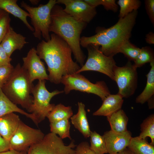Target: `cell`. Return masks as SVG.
Here are the masks:
<instances>
[{
    "mask_svg": "<svg viewBox=\"0 0 154 154\" xmlns=\"http://www.w3.org/2000/svg\"><path fill=\"white\" fill-rule=\"evenodd\" d=\"M48 41L42 40L36 49L40 59L44 60L48 66L49 80L59 84L62 76L76 73L80 68L72 57V50L63 39L53 33Z\"/></svg>",
    "mask_w": 154,
    "mask_h": 154,
    "instance_id": "1",
    "label": "cell"
},
{
    "mask_svg": "<svg viewBox=\"0 0 154 154\" xmlns=\"http://www.w3.org/2000/svg\"><path fill=\"white\" fill-rule=\"evenodd\" d=\"M50 17L49 32L58 36L68 44L76 62L82 67L86 56L80 47V36L87 23L76 20L56 4L51 10Z\"/></svg>",
    "mask_w": 154,
    "mask_h": 154,
    "instance_id": "2",
    "label": "cell"
},
{
    "mask_svg": "<svg viewBox=\"0 0 154 154\" xmlns=\"http://www.w3.org/2000/svg\"><path fill=\"white\" fill-rule=\"evenodd\" d=\"M34 86L27 71L19 63L1 89L13 102L20 105L28 111L33 101L31 94Z\"/></svg>",
    "mask_w": 154,
    "mask_h": 154,
    "instance_id": "3",
    "label": "cell"
},
{
    "mask_svg": "<svg viewBox=\"0 0 154 154\" xmlns=\"http://www.w3.org/2000/svg\"><path fill=\"white\" fill-rule=\"evenodd\" d=\"M56 0H50L45 5L40 4L38 7L31 6L24 1L21 3V6L29 14L31 23L34 29L33 35L39 40L41 37L46 41L50 38L49 27L51 23L50 14Z\"/></svg>",
    "mask_w": 154,
    "mask_h": 154,
    "instance_id": "4",
    "label": "cell"
},
{
    "mask_svg": "<svg viewBox=\"0 0 154 154\" xmlns=\"http://www.w3.org/2000/svg\"><path fill=\"white\" fill-rule=\"evenodd\" d=\"M45 80H39L34 86L31 92L33 101L28 112L33 114L36 119L37 124L47 117L52 110L55 105L50 103L54 96L64 92V91L55 90L51 92L46 89Z\"/></svg>",
    "mask_w": 154,
    "mask_h": 154,
    "instance_id": "5",
    "label": "cell"
},
{
    "mask_svg": "<svg viewBox=\"0 0 154 154\" xmlns=\"http://www.w3.org/2000/svg\"><path fill=\"white\" fill-rule=\"evenodd\" d=\"M60 83L64 86V92L69 94L72 90L88 93H92L99 96L103 101L110 94L105 82L103 81L93 83L80 73H74L62 76Z\"/></svg>",
    "mask_w": 154,
    "mask_h": 154,
    "instance_id": "6",
    "label": "cell"
},
{
    "mask_svg": "<svg viewBox=\"0 0 154 154\" xmlns=\"http://www.w3.org/2000/svg\"><path fill=\"white\" fill-rule=\"evenodd\" d=\"M88 56L86 63L76 73L93 71L106 75L114 81V69L116 65L113 57L105 55L99 50V46L90 44L86 48Z\"/></svg>",
    "mask_w": 154,
    "mask_h": 154,
    "instance_id": "7",
    "label": "cell"
},
{
    "mask_svg": "<svg viewBox=\"0 0 154 154\" xmlns=\"http://www.w3.org/2000/svg\"><path fill=\"white\" fill-rule=\"evenodd\" d=\"M74 141L66 145L56 134L49 133L43 139L29 148L27 154H75Z\"/></svg>",
    "mask_w": 154,
    "mask_h": 154,
    "instance_id": "8",
    "label": "cell"
},
{
    "mask_svg": "<svg viewBox=\"0 0 154 154\" xmlns=\"http://www.w3.org/2000/svg\"><path fill=\"white\" fill-rule=\"evenodd\" d=\"M137 68L129 61L122 67L116 65L114 69V81L118 86V94L123 98H128L135 93L137 86Z\"/></svg>",
    "mask_w": 154,
    "mask_h": 154,
    "instance_id": "9",
    "label": "cell"
},
{
    "mask_svg": "<svg viewBox=\"0 0 154 154\" xmlns=\"http://www.w3.org/2000/svg\"><path fill=\"white\" fill-rule=\"evenodd\" d=\"M45 135L40 130L30 127L21 120L9 141L10 149L28 151L31 146L41 141Z\"/></svg>",
    "mask_w": 154,
    "mask_h": 154,
    "instance_id": "10",
    "label": "cell"
},
{
    "mask_svg": "<svg viewBox=\"0 0 154 154\" xmlns=\"http://www.w3.org/2000/svg\"><path fill=\"white\" fill-rule=\"evenodd\" d=\"M137 13V10L134 11L123 18H119L116 23L111 27L102 28L104 33L117 48L118 52L119 47L129 40Z\"/></svg>",
    "mask_w": 154,
    "mask_h": 154,
    "instance_id": "11",
    "label": "cell"
},
{
    "mask_svg": "<svg viewBox=\"0 0 154 154\" xmlns=\"http://www.w3.org/2000/svg\"><path fill=\"white\" fill-rule=\"evenodd\" d=\"M56 4L64 5V12L76 20L88 23L95 16L96 7L91 6L84 0H58Z\"/></svg>",
    "mask_w": 154,
    "mask_h": 154,
    "instance_id": "12",
    "label": "cell"
},
{
    "mask_svg": "<svg viewBox=\"0 0 154 154\" xmlns=\"http://www.w3.org/2000/svg\"><path fill=\"white\" fill-rule=\"evenodd\" d=\"M23 68L27 71L32 83L35 80H49L44 63L37 53L35 48H31L26 56L23 57Z\"/></svg>",
    "mask_w": 154,
    "mask_h": 154,
    "instance_id": "13",
    "label": "cell"
},
{
    "mask_svg": "<svg viewBox=\"0 0 154 154\" xmlns=\"http://www.w3.org/2000/svg\"><path fill=\"white\" fill-rule=\"evenodd\" d=\"M80 43L84 48L91 44L101 46L99 50L107 56L113 57L118 53L117 48L104 33L102 28L97 29L96 34L93 36L81 37Z\"/></svg>",
    "mask_w": 154,
    "mask_h": 154,
    "instance_id": "14",
    "label": "cell"
},
{
    "mask_svg": "<svg viewBox=\"0 0 154 154\" xmlns=\"http://www.w3.org/2000/svg\"><path fill=\"white\" fill-rule=\"evenodd\" d=\"M103 136L109 154H116L127 148L132 137L131 132L128 130L118 133L110 130L105 132Z\"/></svg>",
    "mask_w": 154,
    "mask_h": 154,
    "instance_id": "15",
    "label": "cell"
},
{
    "mask_svg": "<svg viewBox=\"0 0 154 154\" xmlns=\"http://www.w3.org/2000/svg\"><path fill=\"white\" fill-rule=\"evenodd\" d=\"M26 38L22 35L16 32L10 26L0 44L7 55L11 57L15 50H21L28 43Z\"/></svg>",
    "mask_w": 154,
    "mask_h": 154,
    "instance_id": "16",
    "label": "cell"
},
{
    "mask_svg": "<svg viewBox=\"0 0 154 154\" xmlns=\"http://www.w3.org/2000/svg\"><path fill=\"white\" fill-rule=\"evenodd\" d=\"M123 97L118 93L108 96L103 101L100 107L94 112L95 116H103L106 117L121 109L123 102Z\"/></svg>",
    "mask_w": 154,
    "mask_h": 154,
    "instance_id": "17",
    "label": "cell"
},
{
    "mask_svg": "<svg viewBox=\"0 0 154 154\" xmlns=\"http://www.w3.org/2000/svg\"><path fill=\"white\" fill-rule=\"evenodd\" d=\"M18 115L14 113L0 117V135L9 141L17 130L20 122Z\"/></svg>",
    "mask_w": 154,
    "mask_h": 154,
    "instance_id": "18",
    "label": "cell"
},
{
    "mask_svg": "<svg viewBox=\"0 0 154 154\" xmlns=\"http://www.w3.org/2000/svg\"><path fill=\"white\" fill-rule=\"evenodd\" d=\"M17 0H0V9L19 19L33 32L34 29L27 20V17H30L29 14L19 7L17 3Z\"/></svg>",
    "mask_w": 154,
    "mask_h": 154,
    "instance_id": "19",
    "label": "cell"
},
{
    "mask_svg": "<svg viewBox=\"0 0 154 154\" xmlns=\"http://www.w3.org/2000/svg\"><path fill=\"white\" fill-rule=\"evenodd\" d=\"M78 110L76 114L70 117L71 122L85 138L90 137L91 131L85 110V105L82 102H78Z\"/></svg>",
    "mask_w": 154,
    "mask_h": 154,
    "instance_id": "20",
    "label": "cell"
},
{
    "mask_svg": "<svg viewBox=\"0 0 154 154\" xmlns=\"http://www.w3.org/2000/svg\"><path fill=\"white\" fill-rule=\"evenodd\" d=\"M16 112L31 119L38 125L36 119L31 114H29L18 107L3 92L0 88V117L6 114Z\"/></svg>",
    "mask_w": 154,
    "mask_h": 154,
    "instance_id": "21",
    "label": "cell"
},
{
    "mask_svg": "<svg viewBox=\"0 0 154 154\" xmlns=\"http://www.w3.org/2000/svg\"><path fill=\"white\" fill-rule=\"evenodd\" d=\"M107 117L112 131L122 133L128 130L127 125L128 118L123 110L121 109Z\"/></svg>",
    "mask_w": 154,
    "mask_h": 154,
    "instance_id": "22",
    "label": "cell"
},
{
    "mask_svg": "<svg viewBox=\"0 0 154 154\" xmlns=\"http://www.w3.org/2000/svg\"><path fill=\"white\" fill-rule=\"evenodd\" d=\"M150 63L151 67L149 73L146 75L147 82L143 92L136 98V103L143 104L153 98L154 95V61Z\"/></svg>",
    "mask_w": 154,
    "mask_h": 154,
    "instance_id": "23",
    "label": "cell"
},
{
    "mask_svg": "<svg viewBox=\"0 0 154 154\" xmlns=\"http://www.w3.org/2000/svg\"><path fill=\"white\" fill-rule=\"evenodd\" d=\"M127 148L133 154H154V145L138 136L131 137Z\"/></svg>",
    "mask_w": 154,
    "mask_h": 154,
    "instance_id": "24",
    "label": "cell"
},
{
    "mask_svg": "<svg viewBox=\"0 0 154 154\" xmlns=\"http://www.w3.org/2000/svg\"><path fill=\"white\" fill-rule=\"evenodd\" d=\"M73 114L71 107L66 106L60 103L55 105L47 117L50 123H51L63 119H69Z\"/></svg>",
    "mask_w": 154,
    "mask_h": 154,
    "instance_id": "25",
    "label": "cell"
},
{
    "mask_svg": "<svg viewBox=\"0 0 154 154\" xmlns=\"http://www.w3.org/2000/svg\"><path fill=\"white\" fill-rule=\"evenodd\" d=\"M90 137V148L95 154L108 153L106 141L103 136L94 131H91Z\"/></svg>",
    "mask_w": 154,
    "mask_h": 154,
    "instance_id": "26",
    "label": "cell"
},
{
    "mask_svg": "<svg viewBox=\"0 0 154 154\" xmlns=\"http://www.w3.org/2000/svg\"><path fill=\"white\" fill-rule=\"evenodd\" d=\"M50 126L51 132L58 135L62 139L66 138L71 139L70 131V125L69 119H63L50 123Z\"/></svg>",
    "mask_w": 154,
    "mask_h": 154,
    "instance_id": "27",
    "label": "cell"
},
{
    "mask_svg": "<svg viewBox=\"0 0 154 154\" xmlns=\"http://www.w3.org/2000/svg\"><path fill=\"white\" fill-rule=\"evenodd\" d=\"M141 132L138 137L141 139H146L147 137L151 139V144L154 145V114L148 116L141 125Z\"/></svg>",
    "mask_w": 154,
    "mask_h": 154,
    "instance_id": "28",
    "label": "cell"
},
{
    "mask_svg": "<svg viewBox=\"0 0 154 154\" xmlns=\"http://www.w3.org/2000/svg\"><path fill=\"white\" fill-rule=\"evenodd\" d=\"M117 3L120 8L119 18H123L133 11L137 10L141 4L139 0H119Z\"/></svg>",
    "mask_w": 154,
    "mask_h": 154,
    "instance_id": "29",
    "label": "cell"
},
{
    "mask_svg": "<svg viewBox=\"0 0 154 154\" xmlns=\"http://www.w3.org/2000/svg\"><path fill=\"white\" fill-rule=\"evenodd\" d=\"M154 61V53L153 50L148 46H145L140 48L139 54L133 64L137 68H139L146 63Z\"/></svg>",
    "mask_w": 154,
    "mask_h": 154,
    "instance_id": "30",
    "label": "cell"
},
{
    "mask_svg": "<svg viewBox=\"0 0 154 154\" xmlns=\"http://www.w3.org/2000/svg\"><path fill=\"white\" fill-rule=\"evenodd\" d=\"M140 48L127 41L119 48L118 53L123 54L130 60L134 61L139 54Z\"/></svg>",
    "mask_w": 154,
    "mask_h": 154,
    "instance_id": "31",
    "label": "cell"
},
{
    "mask_svg": "<svg viewBox=\"0 0 154 154\" xmlns=\"http://www.w3.org/2000/svg\"><path fill=\"white\" fill-rule=\"evenodd\" d=\"M11 21L9 14L0 9V43L10 26Z\"/></svg>",
    "mask_w": 154,
    "mask_h": 154,
    "instance_id": "32",
    "label": "cell"
},
{
    "mask_svg": "<svg viewBox=\"0 0 154 154\" xmlns=\"http://www.w3.org/2000/svg\"><path fill=\"white\" fill-rule=\"evenodd\" d=\"M91 6L96 7L100 5H102L107 11L110 10L116 12L118 9L117 5L115 0H84Z\"/></svg>",
    "mask_w": 154,
    "mask_h": 154,
    "instance_id": "33",
    "label": "cell"
},
{
    "mask_svg": "<svg viewBox=\"0 0 154 154\" xmlns=\"http://www.w3.org/2000/svg\"><path fill=\"white\" fill-rule=\"evenodd\" d=\"M11 64L0 66V88H1L11 76L14 69Z\"/></svg>",
    "mask_w": 154,
    "mask_h": 154,
    "instance_id": "34",
    "label": "cell"
},
{
    "mask_svg": "<svg viewBox=\"0 0 154 154\" xmlns=\"http://www.w3.org/2000/svg\"><path fill=\"white\" fill-rule=\"evenodd\" d=\"M75 154H95L90 148L88 143L83 141L78 145L75 149Z\"/></svg>",
    "mask_w": 154,
    "mask_h": 154,
    "instance_id": "35",
    "label": "cell"
},
{
    "mask_svg": "<svg viewBox=\"0 0 154 154\" xmlns=\"http://www.w3.org/2000/svg\"><path fill=\"white\" fill-rule=\"evenodd\" d=\"M145 8L151 23L154 25V0L145 1Z\"/></svg>",
    "mask_w": 154,
    "mask_h": 154,
    "instance_id": "36",
    "label": "cell"
},
{
    "mask_svg": "<svg viewBox=\"0 0 154 154\" xmlns=\"http://www.w3.org/2000/svg\"><path fill=\"white\" fill-rule=\"evenodd\" d=\"M11 60L0 43V66L11 64Z\"/></svg>",
    "mask_w": 154,
    "mask_h": 154,
    "instance_id": "37",
    "label": "cell"
},
{
    "mask_svg": "<svg viewBox=\"0 0 154 154\" xmlns=\"http://www.w3.org/2000/svg\"><path fill=\"white\" fill-rule=\"evenodd\" d=\"M10 148L9 141L5 139L0 135V153L8 151Z\"/></svg>",
    "mask_w": 154,
    "mask_h": 154,
    "instance_id": "38",
    "label": "cell"
},
{
    "mask_svg": "<svg viewBox=\"0 0 154 154\" xmlns=\"http://www.w3.org/2000/svg\"><path fill=\"white\" fill-rule=\"evenodd\" d=\"M145 40L146 42L149 44H154V34L150 32L147 34L145 36Z\"/></svg>",
    "mask_w": 154,
    "mask_h": 154,
    "instance_id": "39",
    "label": "cell"
},
{
    "mask_svg": "<svg viewBox=\"0 0 154 154\" xmlns=\"http://www.w3.org/2000/svg\"><path fill=\"white\" fill-rule=\"evenodd\" d=\"M27 151H19L11 149L6 151L0 153V154H27Z\"/></svg>",
    "mask_w": 154,
    "mask_h": 154,
    "instance_id": "40",
    "label": "cell"
},
{
    "mask_svg": "<svg viewBox=\"0 0 154 154\" xmlns=\"http://www.w3.org/2000/svg\"><path fill=\"white\" fill-rule=\"evenodd\" d=\"M116 154H133V153L128 148H127L122 151Z\"/></svg>",
    "mask_w": 154,
    "mask_h": 154,
    "instance_id": "41",
    "label": "cell"
},
{
    "mask_svg": "<svg viewBox=\"0 0 154 154\" xmlns=\"http://www.w3.org/2000/svg\"><path fill=\"white\" fill-rule=\"evenodd\" d=\"M29 1L33 5H37L40 2V0H30Z\"/></svg>",
    "mask_w": 154,
    "mask_h": 154,
    "instance_id": "42",
    "label": "cell"
}]
</instances>
